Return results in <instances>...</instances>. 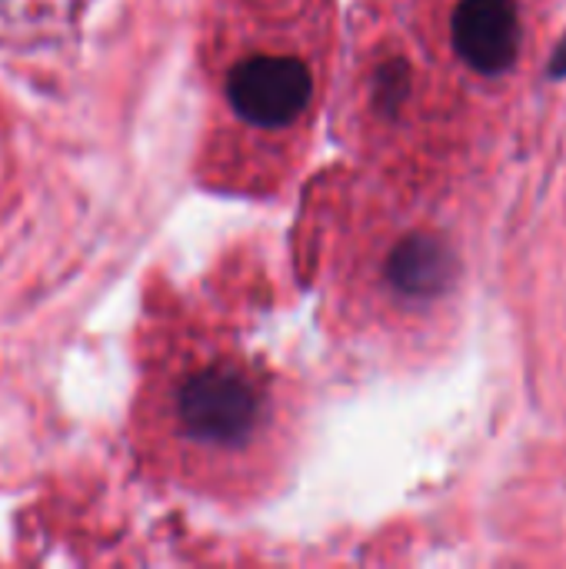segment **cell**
<instances>
[{
  "label": "cell",
  "mask_w": 566,
  "mask_h": 569,
  "mask_svg": "<svg viewBox=\"0 0 566 569\" xmlns=\"http://www.w3.org/2000/svg\"><path fill=\"white\" fill-rule=\"evenodd\" d=\"M324 0H220L210 37L217 163L237 180L280 177L324 97Z\"/></svg>",
  "instance_id": "6da1fadb"
},
{
  "label": "cell",
  "mask_w": 566,
  "mask_h": 569,
  "mask_svg": "<svg viewBox=\"0 0 566 569\" xmlns=\"http://www.w3.org/2000/svg\"><path fill=\"white\" fill-rule=\"evenodd\" d=\"M143 430L183 480L240 487L270 460L277 393L257 357L217 337H187L157 357L147 380Z\"/></svg>",
  "instance_id": "7a4b0ae2"
},
{
  "label": "cell",
  "mask_w": 566,
  "mask_h": 569,
  "mask_svg": "<svg viewBox=\"0 0 566 569\" xmlns=\"http://www.w3.org/2000/svg\"><path fill=\"white\" fill-rule=\"evenodd\" d=\"M410 27L427 33L420 100L430 67L444 63L457 90H504L527 63L537 33V0H410Z\"/></svg>",
  "instance_id": "3957f363"
},
{
  "label": "cell",
  "mask_w": 566,
  "mask_h": 569,
  "mask_svg": "<svg viewBox=\"0 0 566 569\" xmlns=\"http://www.w3.org/2000/svg\"><path fill=\"white\" fill-rule=\"evenodd\" d=\"M377 277L380 303L404 317L427 313L444 303L457 287V250L450 237L437 227L400 223L377 240V257L370 267Z\"/></svg>",
  "instance_id": "277c9868"
}]
</instances>
